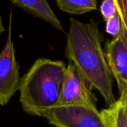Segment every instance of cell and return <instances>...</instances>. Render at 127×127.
<instances>
[{"mask_svg": "<svg viewBox=\"0 0 127 127\" xmlns=\"http://www.w3.org/2000/svg\"><path fill=\"white\" fill-rule=\"evenodd\" d=\"M100 10L101 15L106 22L118 13V8L115 0H103Z\"/></svg>", "mask_w": 127, "mask_h": 127, "instance_id": "8fae6325", "label": "cell"}, {"mask_svg": "<svg viewBox=\"0 0 127 127\" xmlns=\"http://www.w3.org/2000/svg\"><path fill=\"white\" fill-rule=\"evenodd\" d=\"M58 7L67 13L81 15L97 8V0H55Z\"/></svg>", "mask_w": 127, "mask_h": 127, "instance_id": "9c48e42d", "label": "cell"}, {"mask_svg": "<svg viewBox=\"0 0 127 127\" xmlns=\"http://www.w3.org/2000/svg\"><path fill=\"white\" fill-rule=\"evenodd\" d=\"M42 118L55 127H109L101 111L85 106H56Z\"/></svg>", "mask_w": 127, "mask_h": 127, "instance_id": "3957f363", "label": "cell"}, {"mask_svg": "<svg viewBox=\"0 0 127 127\" xmlns=\"http://www.w3.org/2000/svg\"><path fill=\"white\" fill-rule=\"evenodd\" d=\"M92 88L82 75L77 67L69 62L58 106H85L97 107V99Z\"/></svg>", "mask_w": 127, "mask_h": 127, "instance_id": "5b68a950", "label": "cell"}, {"mask_svg": "<svg viewBox=\"0 0 127 127\" xmlns=\"http://www.w3.org/2000/svg\"><path fill=\"white\" fill-rule=\"evenodd\" d=\"M12 40V13H10L6 43L0 52V106L6 105L19 91L21 77Z\"/></svg>", "mask_w": 127, "mask_h": 127, "instance_id": "277c9868", "label": "cell"}, {"mask_svg": "<svg viewBox=\"0 0 127 127\" xmlns=\"http://www.w3.org/2000/svg\"><path fill=\"white\" fill-rule=\"evenodd\" d=\"M104 52L120 92L127 88V31L124 25L121 33L106 43Z\"/></svg>", "mask_w": 127, "mask_h": 127, "instance_id": "8992f818", "label": "cell"}, {"mask_svg": "<svg viewBox=\"0 0 127 127\" xmlns=\"http://www.w3.org/2000/svg\"><path fill=\"white\" fill-rule=\"evenodd\" d=\"M15 6L23 9L35 17L40 18L55 28L62 31L63 27L50 7L47 0H8Z\"/></svg>", "mask_w": 127, "mask_h": 127, "instance_id": "52a82bcc", "label": "cell"}, {"mask_svg": "<svg viewBox=\"0 0 127 127\" xmlns=\"http://www.w3.org/2000/svg\"><path fill=\"white\" fill-rule=\"evenodd\" d=\"M5 31V28L4 27L3 25V19H2V16L0 14V36L1 35L2 33H4Z\"/></svg>", "mask_w": 127, "mask_h": 127, "instance_id": "7c38bea8", "label": "cell"}, {"mask_svg": "<svg viewBox=\"0 0 127 127\" xmlns=\"http://www.w3.org/2000/svg\"><path fill=\"white\" fill-rule=\"evenodd\" d=\"M101 113L109 127H127V88L120 91L119 98Z\"/></svg>", "mask_w": 127, "mask_h": 127, "instance_id": "ba28073f", "label": "cell"}, {"mask_svg": "<svg viewBox=\"0 0 127 127\" xmlns=\"http://www.w3.org/2000/svg\"><path fill=\"white\" fill-rule=\"evenodd\" d=\"M123 29V21L119 13L106 22V32L112 36L113 38L118 36Z\"/></svg>", "mask_w": 127, "mask_h": 127, "instance_id": "30bf717a", "label": "cell"}, {"mask_svg": "<svg viewBox=\"0 0 127 127\" xmlns=\"http://www.w3.org/2000/svg\"><path fill=\"white\" fill-rule=\"evenodd\" d=\"M70 21L66 57L109 106L116 100L113 93V76L103 50V36L98 24L94 20L82 22L73 18Z\"/></svg>", "mask_w": 127, "mask_h": 127, "instance_id": "6da1fadb", "label": "cell"}, {"mask_svg": "<svg viewBox=\"0 0 127 127\" xmlns=\"http://www.w3.org/2000/svg\"><path fill=\"white\" fill-rule=\"evenodd\" d=\"M66 72L62 61L37 59L21 77L19 92L22 110L29 115L42 117L58 106Z\"/></svg>", "mask_w": 127, "mask_h": 127, "instance_id": "7a4b0ae2", "label": "cell"}]
</instances>
